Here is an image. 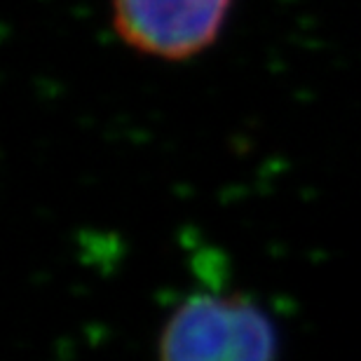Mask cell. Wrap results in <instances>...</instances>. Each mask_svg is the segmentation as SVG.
Instances as JSON below:
<instances>
[{
    "instance_id": "cell-2",
    "label": "cell",
    "mask_w": 361,
    "mask_h": 361,
    "mask_svg": "<svg viewBox=\"0 0 361 361\" xmlns=\"http://www.w3.org/2000/svg\"><path fill=\"white\" fill-rule=\"evenodd\" d=\"M233 0H113V28L129 49L188 61L219 40Z\"/></svg>"
},
{
    "instance_id": "cell-1",
    "label": "cell",
    "mask_w": 361,
    "mask_h": 361,
    "mask_svg": "<svg viewBox=\"0 0 361 361\" xmlns=\"http://www.w3.org/2000/svg\"><path fill=\"white\" fill-rule=\"evenodd\" d=\"M272 317L247 295H190L169 314L157 361H277Z\"/></svg>"
}]
</instances>
